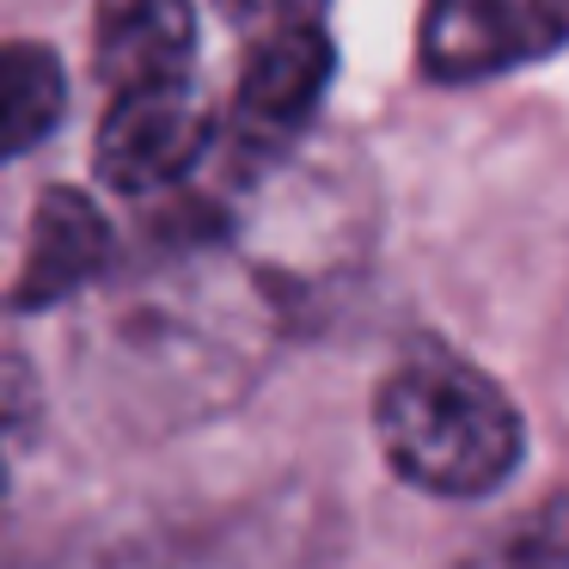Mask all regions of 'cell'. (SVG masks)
Returning a JSON list of instances; mask_svg holds the SVG:
<instances>
[{
    "label": "cell",
    "instance_id": "cell-1",
    "mask_svg": "<svg viewBox=\"0 0 569 569\" xmlns=\"http://www.w3.org/2000/svg\"><path fill=\"white\" fill-rule=\"evenodd\" d=\"M276 331V295L221 246L160 251L153 270L92 325V380L153 422L209 417L251 386Z\"/></svg>",
    "mask_w": 569,
    "mask_h": 569
},
{
    "label": "cell",
    "instance_id": "cell-2",
    "mask_svg": "<svg viewBox=\"0 0 569 569\" xmlns=\"http://www.w3.org/2000/svg\"><path fill=\"white\" fill-rule=\"evenodd\" d=\"M380 453L410 490L471 502L502 490L527 459V417L478 368L441 343H417L373 392Z\"/></svg>",
    "mask_w": 569,
    "mask_h": 569
},
{
    "label": "cell",
    "instance_id": "cell-3",
    "mask_svg": "<svg viewBox=\"0 0 569 569\" xmlns=\"http://www.w3.org/2000/svg\"><path fill=\"white\" fill-rule=\"evenodd\" d=\"M214 141H221V117L202 99L197 74L141 80V87H117L104 104L92 172L111 197L160 202L190 190V178L209 166Z\"/></svg>",
    "mask_w": 569,
    "mask_h": 569
},
{
    "label": "cell",
    "instance_id": "cell-4",
    "mask_svg": "<svg viewBox=\"0 0 569 569\" xmlns=\"http://www.w3.org/2000/svg\"><path fill=\"white\" fill-rule=\"evenodd\" d=\"M337 74V50L325 19H300V26H276L251 43L246 68L233 87V111H227L221 136L246 166H270L312 129L325 92Z\"/></svg>",
    "mask_w": 569,
    "mask_h": 569
},
{
    "label": "cell",
    "instance_id": "cell-5",
    "mask_svg": "<svg viewBox=\"0 0 569 569\" xmlns=\"http://www.w3.org/2000/svg\"><path fill=\"white\" fill-rule=\"evenodd\" d=\"M569 43V0H429L417 62L441 87L515 74Z\"/></svg>",
    "mask_w": 569,
    "mask_h": 569
},
{
    "label": "cell",
    "instance_id": "cell-6",
    "mask_svg": "<svg viewBox=\"0 0 569 569\" xmlns=\"http://www.w3.org/2000/svg\"><path fill=\"white\" fill-rule=\"evenodd\" d=\"M117 233L111 214L74 184H50L31 209L26 227V263L13 276V307L19 312H50L62 300L87 295L92 282L111 276Z\"/></svg>",
    "mask_w": 569,
    "mask_h": 569
},
{
    "label": "cell",
    "instance_id": "cell-7",
    "mask_svg": "<svg viewBox=\"0 0 569 569\" xmlns=\"http://www.w3.org/2000/svg\"><path fill=\"white\" fill-rule=\"evenodd\" d=\"M92 62L104 87L197 74V7L190 0H99L92 7Z\"/></svg>",
    "mask_w": 569,
    "mask_h": 569
},
{
    "label": "cell",
    "instance_id": "cell-8",
    "mask_svg": "<svg viewBox=\"0 0 569 569\" xmlns=\"http://www.w3.org/2000/svg\"><path fill=\"white\" fill-rule=\"evenodd\" d=\"M68 117V74L50 43H0V166L43 148Z\"/></svg>",
    "mask_w": 569,
    "mask_h": 569
},
{
    "label": "cell",
    "instance_id": "cell-9",
    "mask_svg": "<svg viewBox=\"0 0 569 569\" xmlns=\"http://www.w3.org/2000/svg\"><path fill=\"white\" fill-rule=\"evenodd\" d=\"M466 569H569V490L532 502L508 527H496Z\"/></svg>",
    "mask_w": 569,
    "mask_h": 569
},
{
    "label": "cell",
    "instance_id": "cell-10",
    "mask_svg": "<svg viewBox=\"0 0 569 569\" xmlns=\"http://www.w3.org/2000/svg\"><path fill=\"white\" fill-rule=\"evenodd\" d=\"M31 435H38V380L26 361L0 356V527L13 508V483H19V459H26Z\"/></svg>",
    "mask_w": 569,
    "mask_h": 569
},
{
    "label": "cell",
    "instance_id": "cell-11",
    "mask_svg": "<svg viewBox=\"0 0 569 569\" xmlns=\"http://www.w3.org/2000/svg\"><path fill=\"white\" fill-rule=\"evenodd\" d=\"M221 13L233 19L239 31L263 38L276 26H300V19H325V0H221Z\"/></svg>",
    "mask_w": 569,
    "mask_h": 569
}]
</instances>
